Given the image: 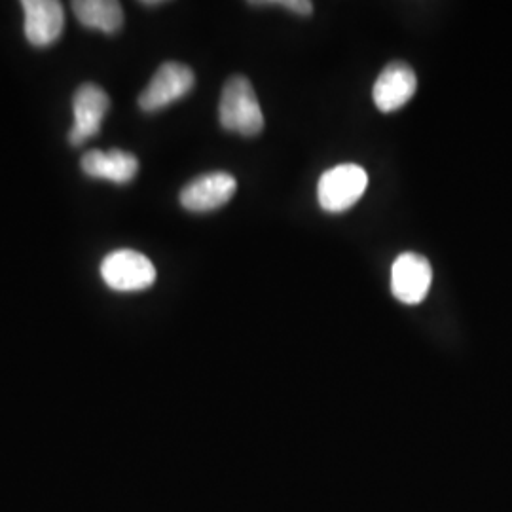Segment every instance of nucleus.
Instances as JSON below:
<instances>
[{"instance_id": "1", "label": "nucleus", "mask_w": 512, "mask_h": 512, "mask_svg": "<svg viewBox=\"0 0 512 512\" xmlns=\"http://www.w3.org/2000/svg\"><path fill=\"white\" fill-rule=\"evenodd\" d=\"M220 126L241 137H255L264 129V114L255 88L245 76H232L220 93Z\"/></svg>"}, {"instance_id": "2", "label": "nucleus", "mask_w": 512, "mask_h": 512, "mask_svg": "<svg viewBox=\"0 0 512 512\" xmlns=\"http://www.w3.org/2000/svg\"><path fill=\"white\" fill-rule=\"evenodd\" d=\"M366 186L368 175L361 165H336L321 175L317 200L327 213H344L365 196Z\"/></svg>"}, {"instance_id": "3", "label": "nucleus", "mask_w": 512, "mask_h": 512, "mask_svg": "<svg viewBox=\"0 0 512 512\" xmlns=\"http://www.w3.org/2000/svg\"><path fill=\"white\" fill-rule=\"evenodd\" d=\"M101 277L112 291L139 293L156 283V268L143 253L118 249L103 258Z\"/></svg>"}, {"instance_id": "4", "label": "nucleus", "mask_w": 512, "mask_h": 512, "mask_svg": "<svg viewBox=\"0 0 512 512\" xmlns=\"http://www.w3.org/2000/svg\"><path fill=\"white\" fill-rule=\"evenodd\" d=\"M194 84L196 76L190 67L175 61L164 63L139 95V107L145 112L164 110L192 92Z\"/></svg>"}, {"instance_id": "5", "label": "nucleus", "mask_w": 512, "mask_h": 512, "mask_svg": "<svg viewBox=\"0 0 512 512\" xmlns=\"http://www.w3.org/2000/svg\"><path fill=\"white\" fill-rule=\"evenodd\" d=\"M433 283V270L425 256L418 253H403L397 256L391 268V293L393 296L408 304H420L429 294Z\"/></svg>"}, {"instance_id": "6", "label": "nucleus", "mask_w": 512, "mask_h": 512, "mask_svg": "<svg viewBox=\"0 0 512 512\" xmlns=\"http://www.w3.org/2000/svg\"><path fill=\"white\" fill-rule=\"evenodd\" d=\"M110 99L97 84H82L73 97L74 126L69 131V143L73 147L84 145L95 137L109 110Z\"/></svg>"}, {"instance_id": "7", "label": "nucleus", "mask_w": 512, "mask_h": 512, "mask_svg": "<svg viewBox=\"0 0 512 512\" xmlns=\"http://www.w3.org/2000/svg\"><path fill=\"white\" fill-rule=\"evenodd\" d=\"M238 190V181L224 171L205 173L181 190V205L190 213H209L230 202Z\"/></svg>"}, {"instance_id": "8", "label": "nucleus", "mask_w": 512, "mask_h": 512, "mask_svg": "<svg viewBox=\"0 0 512 512\" xmlns=\"http://www.w3.org/2000/svg\"><path fill=\"white\" fill-rule=\"evenodd\" d=\"M418 78L410 65L403 61H393L385 67L374 82V105L385 114L403 109L404 105L416 95Z\"/></svg>"}, {"instance_id": "9", "label": "nucleus", "mask_w": 512, "mask_h": 512, "mask_svg": "<svg viewBox=\"0 0 512 512\" xmlns=\"http://www.w3.org/2000/svg\"><path fill=\"white\" fill-rule=\"evenodd\" d=\"M25 23L23 31L27 40L37 46H52L61 37L65 27L63 4L57 0H23L21 2Z\"/></svg>"}, {"instance_id": "10", "label": "nucleus", "mask_w": 512, "mask_h": 512, "mask_svg": "<svg viewBox=\"0 0 512 512\" xmlns=\"http://www.w3.org/2000/svg\"><path fill=\"white\" fill-rule=\"evenodd\" d=\"M82 171L92 177V179H101V181H110L114 184H128L135 179L139 171V160L124 152V150H90L82 156L80 162Z\"/></svg>"}, {"instance_id": "11", "label": "nucleus", "mask_w": 512, "mask_h": 512, "mask_svg": "<svg viewBox=\"0 0 512 512\" xmlns=\"http://www.w3.org/2000/svg\"><path fill=\"white\" fill-rule=\"evenodd\" d=\"M73 12L84 27L107 35H116L124 25V10L116 0H76Z\"/></svg>"}, {"instance_id": "12", "label": "nucleus", "mask_w": 512, "mask_h": 512, "mask_svg": "<svg viewBox=\"0 0 512 512\" xmlns=\"http://www.w3.org/2000/svg\"><path fill=\"white\" fill-rule=\"evenodd\" d=\"M249 6H281L296 16L310 18L313 14V4L310 0H277V2H249Z\"/></svg>"}, {"instance_id": "13", "label": "nucleus", "mask_w": 512, "mask_h": 512, "mask_svg": "<svg viewBox=\"0 0 512 512\" xmlns=\"http://www.w3.org/2000/svg\"><path fill=\"white\" fill-rule=\"evenodd\" d=\"M143 6H160V4H164V2H158V0H152V2H141Z\"/></svg>"}]
</instances>
